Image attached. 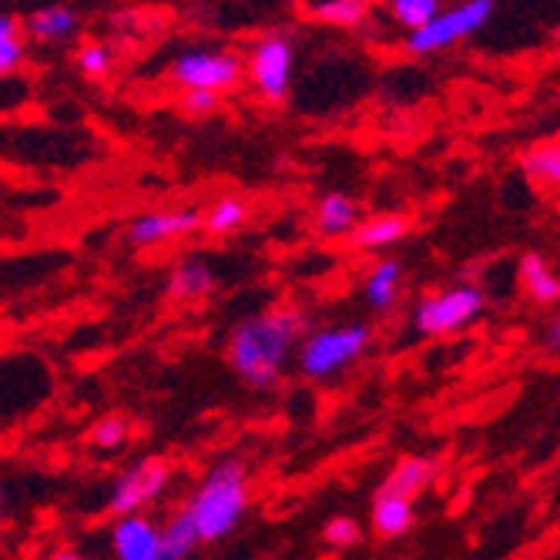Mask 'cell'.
<instances>
[{
  "mask_svg": "<svg viewBox=\"0 0 560 560\" xmlns=\"http://www.w3.org/2000/svg\"><path fill=\"white\" fill-rule=\"evenodd\" d=\"M305 329H310V316L292 302L252 313L232 329L225 342V360L248 389H276Z\"/></svg>",
  "mask_w": 560,
  "mask_h": 560,
  "instance_id": "obj_1",
  "label": "cell"
},
{
  "mask_svg": "<svg viewBox=\"0 0 560 560\" xmlns=\"http://www.w3.org/2000/svg\"><path fill=\"white\" fill-rule=\"evenodd\" d=\"M248 467L245 460H222L191 490L182 511L191 517L201 544H219L232 537L248 511Z\"/></svg>",
  "mask_w": 560,
  "mask_h": 560,
  "instance_id": "obj_2",
  "label": "cell"
},
{
  "mask_svg": "<svg viewBox=\"0 0 560 560\" xmlns=\"http://www.w3.org/2000/svg\"><path fill=\"white\" fill-rule=\"evenodd\" d=\"M373 346V329L366 323H339V326H323L302 332L295 346V366L305 380H332L355 366Z\"/></svg>",
  "mask_w": 560,
  "mask_h": 560,
  "instance_id": "obj_3",
  "label": "cell"
},
{
  "mask_svg": "<svg viewBox=\"0 0 560 560\" xmlns=\"http://www.w3.org/2000/svg\"><path fill=\"white\" fill-rule=\"evenodd\" d=\"M497 11V0H460L453 8H440L423 27L406 34V50L417 58H430L440 55V50H450L456 44L470 40L474 34H480L490 18Z\"/></svg>",
  "mask_w": 560,
  "mask_h": 560,
  "instance_id": "obj_4",
  "label": "cell"
},
{
  "mask_svg": "<svg viewBox=\"0 0 560 560\" xmlns=\"http://www.w3.org/2000/svg\"><path fill=\"white\" fill-rule=\"evenodd\" d=\"M487 310V292L480 285H450L440 292L423 295L413 305V332L427 336V339H440V336H453L467 329L470 323H477Z\"/></svg>",
  "mask_w": 560,
  "mask_h": 560,
  "instance_id": "obj_5",
  "label": "cell"
},
{
  "mask_svg": "<svg viewBox=\"0 0 560 560\" xmlns=\"http://www.w3.org/2000/svg\"><path fill=\"white\" fill-rule=\"evenodd\" d=\"M242 78H245V61L235 55V50H222V47L182 50L168 68V81L182 91L229 94L242 84Z\"/></svg>",
  "mask_w": 560,
  "mask_h": 560,
  "instance_id": "obj_6",
  "label": "cell"
},
{
  "mask_svg": "<svg viewBox=\"0 0 560 560\" xmlns=\"http://www.w3.org/2000/svg\"><path fill=\"white\" fill-rule=\"evenodd\" d=\"M292 74H295V40L289 34L272 31L252 47L248 78L262 101H269V105L285 101V94L292 88Z\"/></svg>",
  "mask_w": 560,
  "mask_h": 560,
  "instance_id": "obj_7",
  "label": "cell"
},
{
  "mask_svg": "<svg viewBox=\"0 0 560 560\" xmlns=\"http://www.w3.org/2000/svg\"><path fill=\"white\" fill-rule=\"evenodd\" d=\"M172 480V464L168 456H159L151 453L144 460H138L135 467H128L115 483H112V493H108V514L112 517H125V514H138L144 506L155 503L165 487Z\"/></svg>",
  "mask_w": 560,
  "mask_h": 560,
  "instance_id": "obj_8",
  "label": "cell"
},
{
  "mask_svg": "<svg viewBox=\"0 0 560 560\" xmlns=\"http://www.w3.org/2000/svg\"><path fill=\"white\" fill-rule=\"evenodd\" d=\"M201 229V212L198 209H159V212H141L131 219L125 238L135 248H151L162 242L185 238Z\"/></svg>",
  "mask_w": 560,
  "mask_h": 560,
  "instance_id": "obj_9",
  "label": "cell"
},
{
  "mask_svg": "<svg viewBox=\"0 0 560 560\" xmlns=\"http://www.w3.org/2000/svg\"><path fill=\"white\" fill-rule=\"evenodd\" d=\"M112 553L115 560H162V527L141 511L115 517Z\"/></svg>",
  "mask_w": 560,
  "mask_h": 560,
  "instance_id": "obj_10",
  "label": "cell"
},
{
  "mask_svg": "<svg viewBox=\"0 0 560 560\" xmlns=\"http://www.w3.org/2000/svg\"><path fill=\"white\" fill-rule=\"evenodd\" d=\"M21 27L31 40L55 47V44H65L78 34L81 14L71 4H47V8H37Z\"/></svg>",
  "mask_w": 560,
  "mask_h": 560,
  "instance_id": "obj_11",
  "label": "cell"
},
{
  "mask_svg": "<svg viewBox=\"0 0 560 560\" xmlns=\"http://www.w3.org/2000/svg\"><path fill=\"white\" fill-rule=\"evenodd\" d=\"M413 222L399 215V212H380L373 219H360L355 222V229L349 232L352 245L360 252H383L396 242H402L406 235H410Z\"/></svg>",
  "mask_w": 560,
  "mask_h": 560,
  "instance_id": "obj_12",
  "label": "cell"
},
{
  "mask_svg": "<svg viewBox=\"0 0 560 560\" xmlns=\"http://www.w3.org/2000/svg\"><path fill=\"white\" fill-rule=\"evenodd\" d=\"M436 470H440V464L433 460V456H402V460L386 474L380 490L406 497V500L417 503V497L427 493L430 483L436 480Z\"/></svg>",
  "mask_w": 560,
  "mask_h": 560,
  "instance_id": "obj_13",
  "label": "cell"
},
{
  "mask_svg": "<svg viewBox=\"0 0 560 560\" xmlns=\"http://www.w3.org/2000/svg\"><path fill=\"white\" fill-rule=\"evenodd\" d=\"M215 285H219L215 269H212L206 259L191 256V259H182V262L172 269L165 292H168V299H175V302H198V299H209V295L215 292Z\"/></svg>",
  "mask_w": 560,
  "mask_h": 560,
  "instance_id": "obj_14",
  "label": "cell"
},
{
  "mask_svg": "<svg viewBox=\"0 0 560 560\" xmlns=\"http://www.w3.org/2000/svg\"><path fill=\"white\" fill-rule=\"evenodd\" d=\"M417 524V506L413 500H406V497H396V493H386L380 490L373 497V511H370V527L376 537H402V534H410Z\"/></svg>",
  "mask_w": 560,
  "mask_h": 560,
  "instance_id": "obj_15",
  "label": "cell"
},
{
  "mask_svg": "<svg viewBox=\"0 0 560 560\" xmlns=\"http://www.w3.org/2000/svg\"><path fill=\"white\" fill-rule=\"evenodd\" d=\"M399 292H402V262H396V259H380V262L366 272V282H363V295H366V302H370V310L389 313L393 305L399 302Z\"/></svg>",
  "mask_w": 560,
  "mask_h": 560,
  "instance_id": "obj_16",
  "label": "cell"
},
{
  "mask_svg": "<svg viewBox=\"0 0 560 560\" xmlns=\"http://www.w3.org/2000/svg\"><path fill=\"white\" fill-rule=\"evenodd\" d=\"M363 219L360 212V201H355L352 195L346 191H329L323 201H319V209H316V229L329 238H342L355 229V222Z\"/></svg>",
  "mask_w": 560,
  "mask_h": 560,
  "instance_id": "obj_17",
  "label": "cell"
},
{
  "mask_svg": "<svg viewBox=\"0 0 560 560\" xmlns=\"http://www.w3.org/2000/svg\"><path fill=\"white\" fill-rule=\"evenodd\" d=\"M517 272H521V282L537 305H553L560 299V279L540 252H524Z\"/></svg>",
  "mask_w": 560,
  "mask_h": 560,
  "instance_id": "obj_18",
  "label": "cell"
},
{
  "mask_svg": "<svg viewBox=\"0 0 560 560\" xmlns=\"http://www.w3.org/2000/svg\"><path fill=\"white\" fill-rule=\"evenodd\" d=\"M521 168L534 185L557 188L560 185V144H557V138H544V141L530 144L521 159Z\"/></svg>",
  "mask_w": 560,
  "mask_h": 560,
  "instance_id": "obj_19",
  "label": "cell"
},
{
  "mask_svg": "<svg viewBox=\"0 0 560 560\" xmlns=\"http://www.w3.org/2000/svg\"><path fill=\"white\" fill-rule=\"evenodd\" d=\"M376 0H319V4L310 8V14L323 24L342 27V31H355L363 27L373 14Z\"/></svg>",
  "mask_w": 560,
  "mask_h": 560,
  "instance_id": "obj_20",
  "label": "cell"
},
{
  "mask_svg": "<svg viewBox=\"0 0 560 560\" xmlns=\"http://www.w3.org/2000/svg\"><path fill=\"white\" fill-rule=\"evenodd\" d=\"M248 222V201L238 195H222L209 212H201V229L215 238L235 235Z\"/></svg>",
  "mask_w": 560,
  "mask_h": 560,
  "instance_id": "obj_21",
  "label": "cell"
},
{
  "mask_svg": "<svg viewBox=\"0 0 560 560\" xmlns=\"http://www.w3.org/2000/svg\"><path fill=\"white\" fill-rule=\"evenodd\" d=\"M198 530L185 511H178L165 527H162V560H188L198 547Z\"/></svg>",
  "mask_w": 560,
  "mask_h": 560,
  "instance_id": "obj_22",
  "label": "cell"
},
{
  "mask_svg": "<svg viewBox=\"0 0 560 560\" xmlns=\"http://www.w3.org/2000/svg\"><path fill=\"white\" fill-rule=\"evenodd\" d=\"M27 58V44H24V27L18 18L0 14V78H11Z\"/></svg>",
  "mask_w": 560,
  "mask_h": 560,
  "instance_id": "obj_23",
  "label": "cell"
},
{
  "mask_svg": "<svg viewBox=\"0 0 560 560\" xmlns=\"http://www.w3.org/2000/svg\"><path fill=\"white\" fill-rule=\"evenodd\" d=\"M115 47H108V44H101V40H88V44H81L78 47V55H74V65H78V71L84 74V78H91V81H105L112 71H115Z\"/></svg>",
  "mask_w": 560,
  "mask_h": 560,
  "instance_id": "obj_24",
  "label": "cell"
},
{
  "mask_svg": "<svg viewBox=\"0 0 560 560\" xmlns=\"http://www.w3.org/2000/svg\"><path fill=\"white\" fill-rule=\"evenodd\" d=\"M128 436H131V423H128L125 417L112 413V417H101V420L91 427L88 443H91L94 450H101V453H115V450H121V446L128 443Z\"/></svg>",
  "mask_w": 560,
  "mask_h": 560,
  "instance_id": "obj_25",
  "label": "cell"
},
{
  "mask_svg": "<svg viewBox=\"0 0 560 560\" xmlns=\"http://www.w3.org/2000/svg\"><path fill=\"white\" fill-rule=\"evenodd\" d=\"M443 8V0H389V14L399 27L417 31L423 27L436 11Z\"/></svg>",
  "mask_w": 560,
  "mask_h": 560,
  "instance_id": "obj_26",
  "label": "cell"
},
{
  "mask_svg": "<svg viewBox=\"0 0 560 560\" xmlns=\"http://www.w3.org/2000/svg\"><path fill=\"white\" fill-rule=\"evenodd\" d=\"M323 540L329 544V547H355L363 540V524L355 521V517H349V514H339V517H332L326 527H323Z\"/></svg>",
  "mask_w": 560,
  "mask_h": 560,
  "instance_id": "obj_27",
  "label": "cell"
},
{
  "mask_svg": "<svg viewBox=\"0 0 560 560\" xmlns=\"http://www.w3.org/2000/svg\"><path fill=\"white\" fill-rule=\"evenodd\" d=\"M222 105V94L215 91H182V112L188 118H212Z\"/></svg>",
  "mask_w": 560,
  "mask_h": 560,
  "instance_id": "obj_28",
  "label": "cell"
},
{
  "mask_svg": "<svg viewBox=\"0 0 560 560\" xmlns=\"http://www.w3.org/2000/svg\"><path fill=\"white\" fill-rule=\"evenodd\" d=\"M557 349H560V323L553 319L547 326V352H557Z\"/></svg>",
  "mask_w": 560,
  "mask_h": 560,
  "instance_id": "obj_29",
  "label": "cell"
},
{
  "mask_svg": "<svg viewBox=\"0 0 560 560\" xmlns=\"http://www.w3.org/2000/svg\"><path fill=\"white\" fill-rule=\"evenodd\" d=\"M44 560H84V557H81L78 550H68V547H58V550H50V553H47Z\"/></svg>",
  "mask_w": 560,
  "mask_h": 560,
  "instance_id": "obj_30",
  "label": "cell"
},
{
  "mask_svg": "<svg viewBox=\"0 0 560 560\" xmlns=\"http://www.w3.org/2000/svg\"><path fill=\"white\" fill-rule=\"evenodd\" d=\"M0 521H4V487H0Z\"/></svg>",
  "mask_w": 560,
  "mask_h": 560,
  "instance_id": "obj_31",
  "label": "cell"
}]
</instances>
